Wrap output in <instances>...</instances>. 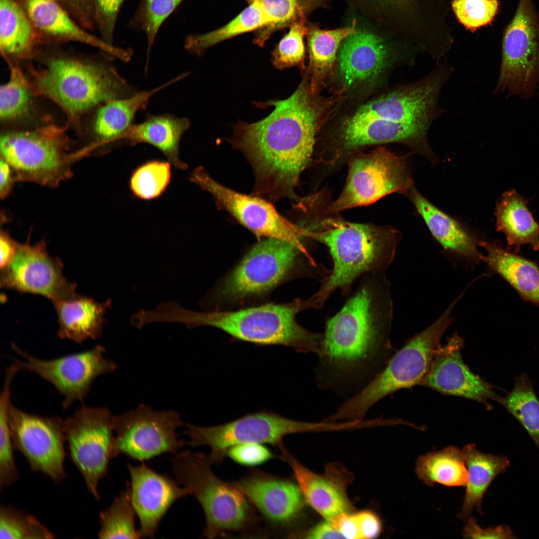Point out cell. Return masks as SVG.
<instances>
[{
    "instance_id": "cell-1",
    "label": "cell",
    "mask_w": 539,
    "mask_h": 539,
    "mask_svg": "<svg viewBox=\"0 0 539 539\" xmlns=\"http://www.w3.org/2000/svg\"><path fill=\"white\" fill-rule=\"evenodd\" d=\"M393 307L384 272L361 277L355 291L326 320L315 369L320 388L349 398L383 370L392 356Z\"/></svg>"
},
{
    "instance_id": "cell-2",
    "label": "cell",
    "mask_w": 539,
    "mask_h": 539,
    "mask_svg": "<svg viewBox=\"0 0 539 539\" xmlns=\"http://www.w3.org/2000/svg\"><path fill=\"white\" fill-rule=\"evenodd\" d=\"M268 104L274 106L269 115L255 123L238 122L230 140L253 168L257 194L297 201L294 189L312 156L318 110L305 80L288 98Z\"/></svg>"
},
{
    "instance_id": "cell-3",
    "label": "cell",
    "mask_w": 539,
    "mask_h": 539,
    "mask_svg": "<svg viewBox=\"0 0 539 539\" xmlns=\"http://www.w3.org/2000/svg\"><path fill=\"white\" fill-rule=\"evenodd\" d=\"M304 228L307 238L326 246L332 261L331 270L309 297L315 309L321 308L335 290L348 293L354 282L363 275L384 272L394 259L401 237L392 228L339 218L324 219Z\"/></svg>"
},
{
    "instance_id": "cell-4",
    "label": "cell",
    "mask_w": 539,
    "mask_h": 539,
    "mask_svg": "<svg viewBox=\"0 0 539 539\" xmlns=\"http://www.w3.org/2000/svg\"><path fill=\"white\" fill-rule=\"evenodd\" d=\"M113 58L54 55L43 59L40 69L27 67L29 78L37 94L59 106L67 124L77 130L84 117L99 105L139 91L120 75Z\"/></svg>"
},
{
    "instance_id": "cell-5",
    "label": "cell",
    "mask_w": 539,
    "mask_h": 539,
    "mask_svg": "<svg viewBox=\"0 0 539 539\" xmlns=\"http://www.w3.org/2000/svg\"><path fill=\"white\" fill-rule=\"evenodd\" d=\"M308 308H312L309 298H298L287 303H268L233 311L202 312L186 309L182 320L189 329L210 326L239 340L258 345H283L319 356L323 334L307 330L296 319L299 312Z\"/></svg>"
},
{
    "instance_id": "cell-6",
    "label": "cell",
    "mask_w": 539,
    "mask_h": 539,
    "mask_svg": "<svg viewBox=\"0 0 539 539\" xmlns=\"http://www.w3.org/2000/svg\"><path fill=\"white\" fill-rule=\"evenodd\" d=\"M305 265L319 267L307 250L267 238L255 245L200 304L236 305L263 297Z\"/></svg>"
},
{
    "instance_id": "cell-7",
    "label": "cell",
    "mask_w": 539,
    "mask_h": 539,
    "mask_svg": "<svg viewBox=\"0 0 539 539\" xmlns=\"http://www.w3.org/2000/svg\"><path fill=\"white\" fill-rule=\"evenodd\" d=\"M69 125L49 122L35 127L4 129L0 158L11 167L17 181L55 187L72 176L78 160L76 143L67 134Z\"/></svg>"
},
{
    "instance_id": "cell-8",
    "label": "cell",
    "mask_w": 539,
    "mask_h": 539,
    "mask_svg": "<svg viewBox=\"0 0 539 539\" xmlns=\"http://www.w3.org/2000/svg\"><path fill=\"white\" fill-rule=\"evenodd\" d=\"M460 298L392 355L383 370L361 391L347 399L332 415V418L336 421L363 420L368 410L382 398L420 384L440 346L442 335L454 321L452 310Z\"/></svg>"
},
{
    "instance_id": "cell-9",
    "label": "cell",
    "mask_w": 539,
    "mask_h": 539,
    "mask_svg": "<svg viewBox=\"0 0 539 539\" xmlns=\"http://www.w3.org/2000/svg\"><path fill=\"white\" fill-rule=\"evenodd\" d=\"M171 464L177 479L204 511L206 537L214 538L223 531L243 526L249 510L246 496L233 484L225 483L214 474L208 457L185 451L176 454Z\"/></svg>"
},
{
    "instance_id": "cell-10",
    "label": "cell",
    "mask_w": 539,
    "mask_h": 539,
    "mask_svg": "<svg viewBox=\"0 0 539 539\" xmlns=\"http://www.w3.org/2000/svg\"><path fill=\"white\" fill-rule=\"evenodd\" d=\"M184 434L186 443L193 447L207 446L211 449L208 457L211 463L222 460L230 447L240 444L268 443L277 447L283 444L284 436L297 433L330 431L335 424L329 421L303 422L289 419L272 412L261 411L230 422L201 427L187 424Z\"/></svg>"
},
{
    "instance_id": "cell-11",
    "label": "cell",
    "mask_w": 539,
    "mask_h": 539,
    "mask_svg": "<svg viewBox=\"0 0 539 539\" xmlns=\"http://www.w3.org/2000/svg\"><path fill=\"white\" fill-rule=\"evenodd\" d=\"M413 186L408 156L379 148L352 158L343 190L327 211L369 205L393 193L404 194Z\"/></svg>"
},
{
    "instance_id": "cell-12",
    "label": "cell",
    "mask_w": 539,
    "mask_h": 539,
    "mask_svg": "<svg viewBox=\"0 0 539 539\" xmlns=\"http://www.w3.org/2000/svg\"><path fill=\"white\" fill-rule=\"evenodd\" d=\"M114 415L105 407L85 405L63 420L70 459L88 491L99 500V481L107 474L115 432Z\"/></svg>"
},
{
    "instance_id": "cell-13",
    "label": "cell",
    "mask_w": 539,
    "mask_h": 539,
    "mask_svg": "<svg viewBox=\"0 0 539 539\" xmlns=\"http://www.w3.org/2000/svg\"><path fill=\"white\" fill-rule=\"evenodd\" d=\"M502 49L495 92L531 97L539 82V21L532 0H520L504 32Z\"/></svg>"
},
{
    "instance_id": "cell-14",
    "label": "cell",
    "mask_w": 539,
    "mask_h": 539,
    "mask_svg": "<svg viewBox=\"0 0 539 539\" xmlns=\"http://www.w3.org/2000/svg\"><path fill=\"white\" fill-rule=\"evenodd\" d=\"M183 425L177 412L155 411L144 404L114 415L112 458L123 455L144 461L163 453H176L185 444L176 433Z\"/></svg>"
},
{
    "instance_id": "cell-15",
    "label": "cell",
    "mask_w": 539,
    "mask_h": 539,
    "mask_svg": "<svg viewBox=\"0 0 539 539\" xmlns=\"http://www.w3.org/2000/svg\"><path fill=\"white\" fill-rule=\"evenodd\" d=\"M12 348L22 359H13L19 370L35 373L51 383L63 396L62 408L66 410L76 401L83 402L93 381L100 375L114 371L117 364L104 356V347L93 348L51 359L35 357L16 344Z\"/></svg>"
},
{
    "instance_id": "cell-16",
    "label": "cell",
    "mask_w": 539,
    "mask_h": 539,
    "mask_svg": "<svg viewBox=\"0 0 539 539\" xmlns=\"http://www.w3.org/2000/svg\"><path fill=\"white\" fill-rule=\"evenodd\" d=\"M8 422L14 448L26 458L31 471L55 483L62 481L66 476L63 420L29 414L11 403Z\"/></svg>"
},
{
    "instance_id": "cell-17",
    "label": "cell",
    "mask_w": 539,
    "mask_h": 539,
    "mask_svg": "<svg viewBox=\"0 0 539 539\" xmlns=\"http://www.w3.org/2000/svg\"><path fill=\"white\" fill-rule=\"evenodd\" d=\"M189 179L210 193L219 207L227 211L257 236L283 240L307 250L302 242L306 238L304 228L288 221L266 201L222 185L202 167L196 168Z\"/></svg>"
},
{
    "instance_id": "cell-18",
    "label": "cell",
    "mask_w": 539,
    "mask_h": 539,
    "mask_svg": "<svg viewBox=\"0 0 539 539\" xmlns=\"http://www.w3.org/2000/svg\"><path fill=\"white\" fill-rule=\"evenodd\" d=\"M451 74L438 64L425 77L360 106L349 119H381L429 126L440 113L441 89Z\"/></svg>"
},
{
    "instance_id": "cell-19",
    "label": "cell",
    "mask_w": 539,
    "mask_h": 539,
    "mask_svg": "<svg viewBox=\"0 0 539 539\" xmlns=\"http://www.w3.org/2000/svg\"><path fill=\"white\" fill-rule=\"evenodd\" d=\"M188 76L182 73L171 80L148 90H139L127 98L105 102L87 116L88 120L77 131L76 142L79 160L104 154L121 144L122 138L135 123L137 113L144 109L156 93Z\"/></svg>"
},
{
    "instance_id": "cell-20",
    "label": "cell",
    "mask_w": 539,
    "mask_h": 539,
    "mask_svg": "<svg viewBox=\"0 0 539 539\" xmlns=\"http://www.w3.org/2000/svg\"><path fill=\"white\" fill-rule=\"evenodd\" d=\"M62 268L61 261L48 254L44 240L31 245L28 238L25 243H17L13 258L0 270V286L39 294L52 302L69 299L77 294L76 284L67 280Z\"/></svg>"
},
{
    "instance_id": "cell-21",
    "label": "cell",
    "mask_w": 539,
    "mask_h": 539,
    "mask_svg": "<svg viewBox=\"0 0 539 539\" xmlns=\"http://www.w3.org/2000/svg\"><path fill=\"white\" fill-rule=\"evenodd\" d=\"M464 339L455 332L437 349L430 367L420 384L441 393L474 400L492 409L489 401L501 397L490 384L474 374L461 354Z\"/></svg>"
},
{
    "instance_id": "cell-22",
    "label": "cell",
    "mask_w": 539,
    "mask_h": 539,
    "mask_svg": "<svg viewBox=\"0 0 539 539\" xmlns=\"http://www.w3.org/2000/svg\"><path fill=\"white\" fill-rule=\"evenodd\" d=\"M428 128L425 125L381 119H348L341 131L338 150L329 163L335 164L345 154L365 146L391 142L402 143L412 152L435 163L437 158L428 142Z\"/></svg>"
},
{
    "instance_id": "cell-23",
    "label": "cell",
    "mask_w": 539,
    "mask_h": 539,
    "mask_svg": "<svg viewBox=\"0 0 539 539\" xmlns=\"http://www.w3.org/2000/svg\"><path fill=\"white\" fill-rule=\"evenodd\" d=\"M132 503L140 522L141 537L153 538L168 509L189 493L178 482L159 474L145 464L128 465Z\"/></svg>"
},
{
    "instance_id": "cell-24",
    "label": "cell",
    "mask_w": 539,
    "mask_h": 539,
    "mask_svg": "<svg viewBox=\"0 0 539 539\" xmlns=\"http://www.w3.org/2000/svg\"><path fill=\"white\" fill-rule=\"evenodd\" d=\"M404 195L411 201L432 236L447 254L469 266L482 261L483 255L478 249L481 241L476 236L430 203L414 185Z\"/></svg>"
},
{
    "instance_id": "cell-25",
    "label": "cell",
    "mask_w": 539,
    "mask_h": 539,
    "mask_svg": "<svg viewBox=\"0 0 539 539\" xmlns=\"http://www.w3.org/2000/svg\"><path fill=\"white\" fill-rule=\"evenodd\" d=\"M337 54L338 72L346 86L376 78L388 64L383 40L373 33L356 31L342 41Z\"/></svg>"
},
{
    "instance_id": "cell-26",
    "label": "cell",
    "mask_w": 539,
    "mask_h": 539,
    "mask_svg": "<svg viewBox=\"0 0 539 539\" xmlns=\"http://www.w3.org/2000/svg\"><path fill=\"white\" fill-rule=\"evenodd\" d=\"M233 484L266 517L275 523L291 521L302 508L300 490L289 481L251 477Z\"/></svg>"
},
{
    "instance_id": "cell-27",
    "label": "cell",
    "mask_w": 539,
    "mask_h": 539,
    "mask_svg": "<svg viewBox=\"0 0 539 539\" xmlns=\"http://www.w3.org/2000/svg\"><path fill=\"white\" fill-rule=\"evenodd\" d=\"M191 125L186 117L170 113L145 115L144 120L134 123L123 135L121 144H148L158 149L176 168L186 170L188 165L179 158L181 138Z\"/></svg>"
},
{
    "instance_id": "cell-28",
    "label": "cell",
    "mask_w": 539,
    "mask_h": 539,
    "mask_svg": "<svg viewBox=\"0 0 539 539\" xmlns=\"http://www.w3.org/2000/svg\"><path fill=\"white\" fill-rule=\"evenodd\" d=\"M479 246L486 252L482 261L489 271L501 276L524 300L539 305V266L536 262L496 242L482 240Z\"/></svg>"
},
{
    "instance_id": "cell-29",
    "label": "cell",
    "mask_w": 539,
    "mask_h": 539,
    "mask_svg": "<svg viewBox=\"0 0 539 539\" xmlns=\"http://www.w3.org/2000/svg\"><path fill=\"white\" fill-rule=\"evenodd\" d=\"M111 302L109 299L98 302L78 294L69 299L53 302L59 324L57 336L77 343L99 338L105 324L104 315Z\"/></svg>"
},
{
    "instance_id": "cell-30",
    "label": "cell",
    "mask_w": 539,
    "mask_h": 539,
    "mask_svg": "<svg viewBox=\"0 0 539 539\" xmlns=\"http://www.w3.org/2000/svg\"><path fill=\"white\" fill-rule=\"evenodd\" d=\"M281 458L293 472L301 494L307 503L326 521L347 513L349 504L344 487L327 475H317L296 460L283 444L279 446Z\"/></svg>"
},
{
    "instance_id": "cell-31",
    "label": "cell",
    "mask_w": 539,
    "mask_h": 539,
    "mask_svg": "<svg viewBox=\"0 0 539 539\" xmlns=\"http://www.w3.org/2000/svg\"><path fill=\"white\" fill-rule=\"evenodd\" d=\"M25 2L32 22L44 32L90 44L124 62L131 59L133 55L131 49L115 47L84 31L54 0H25Z\"/></svg>"
},
{
    "instance_id": "cell-32",
    "label": "cell",
    "mask_w": 539,
    "mask_h": 539,
    "mask_svg": "<svg viewBox=\"0 0 539 539\" xmlns=\"http://www.w3.org/2000/svg\"><path fill=\"white\" fill-rule=\"evenodd\" d=\"M529 200L512 189L497 201L495 211L496 229L505 235L508 246L519 253L524 245L539 250V223L528 207Z\"/></svg>"
},
{
    "instance_id": "cell-33",
    "label": "cell",
    "mask_w": 539,
    "mask_h": 539,
    "mask_svg": "<svg viewBox=\"0 0 539 539\" xmlns=\"http://www.w3.org/2000/svg\"><path fill=\"white\" fill-rule=\"evenodd\" d=\"M462 450L467 468L468 478L463 505L457 517L465 523L475 508L483 515L481 504L485 493L496 477L506 471L510 462L505 456L478 451L474 444L466 445Z\"/></svg>"
},
{
    "instance_id": "cell-34",
    "label": "cell",
    "mask_w": 539,
    "mask_h": 539,
    "mask_svg": "<svg viewBox=\"0 0 539 539\" xmlns=\"http://www.w3.org/2000/svg\"><path fill=\"white\" fill-rule=\"evenodd\" d=\"M9 65V80L0 89V122L4 129L28 128L36 116L38 95L20 65Z\"/></svg>"
},
{
    "instance_id": "cell-35",
    "label": "cell",
    "mask_w": 539,
    "mask_h": 539,
    "mask_svg": "<svg viewBox=\"0 0 539 539\" xmlns=\"http://www.w3.org/2000/svg\"><path fill=\"white\" fill-rule=\"evenodd\" d=\"M415 473L426 485L440 484L449 487L466 486L468 472L462 450L450 446L420 456Z\"/></svg>"
},
{
    "instance_id": "cell-36",
    "label": "cell",
    "mask_w": 539,
    "mask_h": 539,
    "mask_svg": "<svg viewBox=\"0 0 539 539\" xmlns=\"http://www.w3.org/2000/svg\"><path fill=\"white\" fill-rule=\"evenodd\" d=\"M33 30L26 15L14 0H0V46L5 56L18 60L28 57Z\"/></svg>"
},
{
    "instance_id": "cell-37",
    "label": "cell",
    "mask_w": 539,
    "mask_h": 539,
    "mask_svg": "<svg viewBox=\"0 0 539 539\" xmlns=\"http://www.w3.org/2000/svg\"><path fill=\"white\" fill-rule=\"evenodd\" d=\"M270 22V19L261 5L255 2H251L248 7L223 26L204 34L188 35L184 46L189 52L200 56L208 49L223 40L256 31Z\"/></svg>"
},
{
    "instance_id": "cell-38",
    "label": "cell",
    "mask_w": 539,
    "mask_h": 539,
    "mask_svg": "<svg viewBox=\"0 0 539 539\" xmlns=\"http://www.w3.org/2000/svg\"><path fill=\"white\" fill-rule=\"evenodd\" d=\"M499 403L526 430L539 450V400L528 375L522 373L516 377L513 389Z\"/></svg>"
},
{
    "instance_id": "cell-39",
    "label": "cell",
    "mask_w": 539,
    "mask_h": 539,
    "mask_svg": "<svg viewBox=\"0 0 539 539\" xmlns=\"http://www.w3.org/2000/svg\"><path fill=\"white\" fill-rule=\"evenodd\" d=\"M356 31L355 22L348 27L323 30L307 29L310 68L313 78L323 77L332 67L344 39Z\"/></svg>"
},
{
    "instance_id": "cell-40",
    "label": "cell",
    "mask_w": 539,
    "mask_h": 539,
    "mask_svg": "<svg viewBox=\"0 0 539 539\" xmlns=\"http://www.w3.org/2000/svg\"><path fill=\"white\" fill-rule=\"evenodd\" d=\"M136 515L133 507L129 484L116 496L110 507L100 512V539H139L141 536L135 525Z\"/></svg>"
},
{
    "instance_id": "cell-41",
    "label": "cell",
    "mask_w": 539,
    "mask_h": 539,
    "mask_svg": "<svg viewBox=\"0 0 539 539\" xmlns=\"http://www.w3.org/2000/svg\"><path fill=\"white\" fill-rule=\"evenodd\" d=\"M183 0H140L129 26L143 32L147 41L145 71H148L151 51L156 35L163 22Z\"/></svg>"
},
{
    "instance_id": "cell-42",
    "label": "cell",
    "mask_w": 539,
    "mask_h": 539,
    "mask_svg": "<svg viewBox=\"0 0 539 539\" xmlns=\"http://www.w3.org/2000/svg\"><path fill=\"white\" fill-rule=\"evenodd\" d=\"M171 163L152 160L137 167L132 173L129 187L132 194L144 200L155 199L166 190L171 179Z\"/></svg>"
},
{
    "instance_id": "cell-43",
    "label": "cell",
    "mask_w": 539,
    "mask_h": 539,
    "mask_svg": "<svg viewBox=\"0 0 539 539\" xmlns=\"http://www.w3.org/2000/svg\"><path fill=\"white\" fill-rule=\"evenodd\" d=\"M248 3L255 2L262 7L270 19L268 25L256 31L253 41L260 46L275 31L290 26L304 16L303 0H246Z\"/></svg>"
},
{
    "instance_id": "cell-44",
    "label": "cell",
    "mask_w": 539,
    "mask_h": 539,
    "mask_svg": "<svg viewBox=\"0 0 539 539\" xmlns=\"http://www.w3.org/2000/svg\"><path fill=\"white\" fill-rule=\"evenodd\" d=\"M53 538L54 535L33 516L10 506H0V539Z\"/></svg>"
},
{
    "instance_id": "cell-45",
    "label": "cell",
    "mask_w": 539,
    "mask_h": 539,
    "mask_svg": "<svg viewBox=\"0 0 539 539\" xmlns=\"http://www.w3.org/2000/svg\"><path fill=\"white\" fill-rule=\"evenodd\" d=\"M10 388H2L0 397V489L9 487L18 479L14 461V449L9 426Z\"/></svg>"
},
{
    "instance_id": "cell-46",
    "label": "cell",
    "mask_w": 539,
    "mask_h": 539,
    "mask_svg": "<svg viewBox=\"0 0 539 539\" xmlns=\"http://www.w3.org/2000/svg\"><path fill=\"white\" fill-rule=\"evenodd\" d=\"M272 52L271 61L279 69L298 65L302 63L305 56L303 39L307 33L304 17H301L290 26Z\"/></svg>"
},
{
    "instance_id": "cell-47",
    "label": "cell",
    "mask_w": 539,
    "mask_h": 539,
    "mask_svg": "<svg viewBox=\"0 0 539 539\" xmlns=\"http://www.w3.org/2000/svg\"><path fill=\"white\" fill-rule=\"evenodd\" d=\"M499 6L498 0H453L452 7L466 28L476 29L490 23Z\"/></svg>"
},
{
    "instance_id": "cell-48",
    "label": "cell",
    "mask_w": 539,
    "mask_h": 539,
    "mask_svg": "<svg viewBox=\"0 0 539 539\" xmlns=\"http://www.w3.org/2000/svg\"><path fill=\"white\" fill-rule=\"evenodd\" d=\"M226 454L236 462L247 466L264 463L272 457L270 451L262 444L246 443L234 445Z\"/></svg>"
},
{
    "instance_id": "cell-49",
    "label": "cell",
    "mask_w": 539,
    "mask_h": 539,
    "mask_svg": "<svg viewBox=\"0 0 539 539\" xmlns=\"http://www.w3.org/2000/svg\"><path fill=\"white\" fill-rule=\"evenodd\" d=\"M124 0H96L100 26L106 42L113 44L112 36L117 17Z\"/></svg>"
},
{
    "instance_id": "cell-50",
    "label": "cell",
    "mask_w": 539,
    "mask_h": 539,
    "mask_svg": "<svg viewBox=\"0 0 539 539\" xmlns=\"http://www.w3.org/2000/svg\"><path fill=\"white\" fill-rule=\"evenodd\" d=\"M462 535L465 539H514L516 536L507 525L482 529L470 517L465 522Z\"/></svg>"
},
{
    "instance_id": "cell-51",
    "label": "cell",
    "mask_w": 539,
    "mask_h": 539,
    "mask_svg": "<svg viewBox=\"0 0 539 539\" xmlns=\"http://www.w3.org/2000/svg\"><path fill=\"white\" fill-rule=\"evenodd\" d=\"M359 530L360 539L377 537L381 530V524L376 515L370 511H361L353 514Z\"/></svg>"
},
{
    "instance_id": "cell-52",
    "label": "cell",
    "mask_w": 539,
    "mask_h": 539,
    "mask_svg": "<svg viewBox=\"0 0 539 539\" xmlns=\"http://www.w3.org/2000/svg\"><path fill=\"white\" fill-rule=\"evenodd\" d=\"M17 243L9 234L7 231L1 229L0 236V270L6 267L13 258L16 252Z\"/></svg>"
},
{
    "instance_id": "cell-53",
    "label": "cell",
    "mask_w": 539,
    "mask_h": 539,
    "mask_svg": "<svg viewBox=\"0 0 539 539\" xmlns=\"http://www.w3.org/2000/svg\"><path fill=\"white\" fill-rule=\"evenodd\" d=\"M16 182L17 181L11 167L0 158V196L1 199H5L9 195Z\"/></svg>"
},
{
    "instance_id": "cell-54",
    "label": "cell",
    "mask_w": 539,
    "mask_h": 539,
    "mask_svg": "<svg viewBox=\"0 0 539 539\" xmlns=\"http://www.w3.org/2000/svg\"><path fill=\"white\" fill-rule=\"evenodd\" d=\"M308 539H344L330 522L326 521L312 528L306 535Z\"/></svg>"
}]
</instances>
